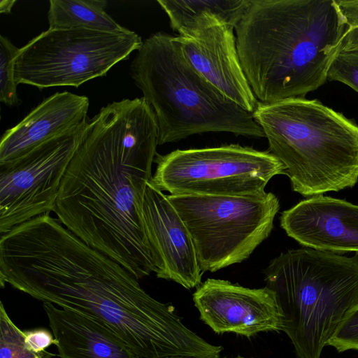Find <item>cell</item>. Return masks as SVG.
I'll return each mask as SVG.
<instances>
[{
	"label": "cell",
	"instance_id": "30bf717a",
	"mask_svg": "<svg viewBox=\"0 0 358 358\" xmlns=\"http://www.w3.org/2000/svg\"><path fill=\"white\" fill-rule=\"evenodd\" d=\"M87 121L0 166L1 234L54 210L62 179Z\"/></svg>",
	"mask_w": 358,
	"mask_h": 358
},
{
	"label": "cell",
	"instance_id": "4fadbf2b",
	"mask_svg": "<svg viewBox=\"0 0 358 358\" xmlns=\"http://www.w3.org/2000/svg\"><path fill=\"white\" fill-rule=\"evenodd\" d=\"M143 216L159 264L156 276L174 281L188 289L201 285L203 272L191 235L168 195L150 181L145 192Z\"/></svg>",
	"mask_w": 358,
	"mask_h": 358
},
{
	"label": "cell",
	"instance_id": "83f0119b",
	"mask_svg": "<svg viewBox=\"0 0 358 358\" xmlns=\"http://www.w3.org/2000/svg\"><path fill=\"white\" fill-rule=\"evenodd\" d=\"M236 358H243V357H236Z\"/></svg>",
	"mask_w": 358,
	"mask_h": 358
},
{
	"label": "cell",
	"instance_id": "ffe728a7",
	"mask_svg": "<svg viewBox=\"0 0 358 358\" xmlns=\"http://www.w3.org/2000/svg\"><path fill=\"white\" fill-rule=\"evenodd\" d=\"M20 48L3 35L0 36V101L8 106H18L21 100L15 78V59Z\"/></svg>",
	"mask_w": 358,
	"mask_h": 358
},
{
	"label": "cell",
	"instance_id": "5bb4252c",
	"mask_svg": "<svg viewBox=\"0 0 358 358\" xmlns=\"http://www.w3.org/2000/svg\"><path fill=\"white\" fill-rule=\"evenodd\" d=\"M280 227L299 244L334 253H358V205L313 196L284 210Z\"/></svg>",
	"mask_w": 358,
	"mask_h": 358
},
{
	"label": "cell",
	"instance_id": "cb8c5ba5",
	"mask_svg": "<svg viewBox=\"0 0 358 358\" xmlns=\"http://www.w3.org/2000/svg\"><path fill=\"white\" fill-rule=\"evenodd\" d=\"M349 28L358 27V1L335 0Z\"/></svg>",
	"mask_w": 358,
	"mask_h": 358
},
{
	"label": "cell",
	"instance_id": "e0dca14e",
	"mask_svg": "<svg viewBox=\"0 0 358 358\" xmlns=\"http://www.w3.org/2000/svg\"><path fill=\"white\" fill-rule=\"evenodd\" d=\"M178 36L217 24L236 27L250 0H158Z\"/></svg>",
	"mask_w": 358,
	"mask_h": 358
},
{
	"label": "cell",
	"instance_id": "d6986e66",
	"mask_svg": "<svg viewBox=\"0 0 358 358\" xmlns=\"http://www.w3.org/2000/svg\"><path fill=\"white\" fill-rule=\"evenodd\" d=\"M48 352L36 353L25 344L24 331L11 320L0 304V358H52Z\"/></svg>",
	"mask_w": 358,
	"mask_h": 358
},
{
	"label": "cell",
	"instance_id": "5b68a950",
	"mask_svg": "<svg viewBox=\"0 0 358 358\" xmlns=\"http://www.w3.org/2000/svg\"><path fill=\"white\" fill-rule=\"evenodd\" d=\"M130 73L155 112L159 145L206 132L265 137L252 113L226 98L188 64L175 36L159 31L146 38Z\"/></svg>",
	"mask_w": 358,
	"mask_h": 358
},
{
	"label": "cell",
	"instance_id": "3957f363",
	"mask_svg": "<svg viewBox=\"0 0 358 358\" xmlns=\"http://www.w3.org/2000/svg\"><path fill=\"white\" fill-rule=\"evenodd\" d=\"M348 28L335 0H250L234 30L259 102L304 97L324 85Z\"/></svg>",
	"mask_w": 358,
	"mask_h": 358
},
{
	"label": "cell",
	"instance_id": "603a6c76",
	"mask_svg": "<svg viewBox=\"0 0 358 358\" xmlns=\"http://www.w3.org/2000/svg\"><path fill=\"white\" fill-rule=\"evenodd\" d=\"M24 334L26 345L36 353L45 352L48 348L57 343L53 334L45 329L25 331Z\"/></svg>",
	"mask_w": 358,
	"mask_h": 358
},
{
	"label": "cell",
	"instance_id": "8fae6325",
	"mask_svg": "<svg viewBox=\"0 0 358 358\" xmlns=\"http://www.w3.org/2000/svg\"><path fill=\"white\" fill-rule=\"evenodd\" d=\"M193 301L201 319L217 334L250 337L282 329L281 310L274 292L266 286L248 288L208 278L197 287Z\"/></svg>",
	"mask_w": 358,
	"mask_h": 358
},
{
	"label": "cell",
	"instance_id": "484cf974",
	"mask_svg": "<svg viewBox=\"0 0 358 358\" xmlns=\"http://www.w3.org/2000/svg\"><path fill=\"white\" fill-rule=\"evenodd\" d=\"M16 1L14 0H1L0 12L1 13H10L11 9Z\"/></svg>",
	"mask_w": 358,
	"mask_h": 358
},
{
	"label": "cell",
	"instance_id": "9c48e42d",
	"mask_svg": "<svg viewBox=\"0 0 358 358\" xmlns=\"http://www.w3.org/2000/svg\"><path fill=\"white\" fill-rule=\"evenodd\" d=\"M154 162L151 183L171 195L257 196L273 177L285 175L269 151L239 144L157 153Z\"/></svg>",
	"mask_w": 358,
	"mask_h": 358
},
{
	"label": "cell",
	"instance_id": "52a82bcc",
	"mask_svg": "<svg viewBox=\"0 0 358 358\" xmlns=\"http://www.w3.org/2000/svg\"><path fill=\"white\" fill-rule=\"evenodd\" d=\"M187 227L201 271L242 262L270 235L279 211L272 192L253 196L168 195Z\"/></svg>",
	"mask_w": 358,
	"mask_h": 358
},
{
	"label": "cell",
	"instance_id": "2e32d148",
	"mask_svg": "<svg viewBox=\"0 0 358 358\" xmlns=\"http://www.w3.org/2000/svg\"><path fill=\"white\" fill-rule=\"evenodd\" d=\"M59 358H139L109 327L73 310L43 303Z\"/></svg>",
	"mask_w": 358,
	"mask_h": 358
},
{
	"label": "cell",
	"instance_id": "9a60e30c",
	"mask_svg": "<svg viewBox=\"0 0 358 358\" xmlns=\"http://www.w3.org/2000/svg\"><path fill=\"white\" fill-rule=\"evenodd\" d=\"M89 99L69 92L44 99L15 127L6 130L0 142V166L9 164L41 144L87 120Z\"/></svg>",
	"mask_w": 358,
	"mask_h": 358
},
{
	"label": "cell",
	"instance_id": "6da1fadb",
	"mask_svg": "<svg viewBox=\"0 0 358 358\" xmlns=\"http://www.w3.org/2000/svg\"><path fill=\"white\" fill-rule=\"evenodd\" d=\"M90 247L50 213L24 222L0 241V284L43 303L92 317L139 358H220L222 348L185 327L173 308Z\"/></svg>",
	"mask_w": 358,
	"mask_h": 358
},
{
	"label": "cell",
	"instance_id": "7a4b0ae2",
	"mask_svg": "<svg viewBox=\"0 0 358 358\" xmlns=\"http://www.w3.org/2000/svg\"><path fill=\"white\" fill-rule=\"evenodd\" d=\"M158 145L157 120L143 96L101 108L87 121L53 210L65 227L138 280L159 270L143 216Z\"/></svg>",
	"mask_w": 358,
	"mask_h": 358
},
{
	"label": "cell",
	"instance_id": "ba28073f",
	"mask_svg": "<svg viewBox=\"0 0 358 358\" xmlns=\"http://www.w3.org/2000/svg\"><path fill=\"white\" fill-rule=\"evenodd\" d=\"M140 36L128 30L110 33L85 29H48L31 39L15 59L18 84L40 90L78 87L106 75L143 45Z\"/></svg>",
	"mask_w": 358,
	"mask_h": 358
},
{
	"label": "cell",
	"instance_id": "7c38bea8",
	"mask_svg": "<svg viewBox=\"0 0 358 358\" xmlns=\"http://www.w3.org/2000/svg\"><path fill=\"white\" fill-rule=\"evenodd\" d=\"M234 27L217 24L186 36H175L188 64L226 98L250 113L259 101L243 71Z\"/></svg>",
	"mask_w": 358,
	"mask_h": 358
},
{
	"label": "cell",
	"instance_id": "7402d4cb",
	"mask_svg": "<svg viewBox=\"0 0 358 358\" xmlns=\"http://www.w3.org/2000/svg\"><path fill=\"white\" fill-rule=\"evenodd\" d=\"M327 345L338 352L358 350V303L345 315Z\"/></svg>",
	"mask_w": 358,
	"mask_h": 358
},
{
	"label": "cell",
	"instance_id": "8992f818",
	"mask_svg": "<svg viewBox=\"0 0 358 358\" xmlns=\"http://www.w3.org/2000/svg\"><path fill=\"white\" fill-rule=\"evenodd\" d=\"M282 329L297 358H320L345 315L358 303V253L352 257L313 248L288 250L265 271Z\"/></svg>",
	"mask_w": 358,
	"mask_h": 358
},
{
	"label": "cell",
	"instance_id": "ac0fdd59",
	"mask_svg": "<svg viewBox=\"0 0 358 358\" xmlns=\"http://www.w3.org/2000/svg\"><path fill=\"white\" fill-rule=\"evenodd\" d=\"M49 29H85L122 33L129 29L119 24L106 11L104 0H50Z\"/></svg>",
	"mask_w": 358,
	"mask_h": 358
},
{
	"label": "cell",
	"instance_id": "44dd1931",
	"mask_svg": "<svg viewBox=\"0 0 358 358\" xmlns=\"http://www.w3.org/2000/svg\"><path fill=\"white\" fill-rule=\"evenodd\" d=\"M327 80L341 82L358 92V51L338 52L329 69Z\"/></svg>",
	"mask_w": 358,
	"mask_h": 358
},
{
	"label": "cell",
	"instance_id": "277c9868",
	"mask_svg": "<svg viewBox=\"0 0 358 358\" xmlns=\"http://www.w3.org/2000/svg\"><path fill=\"white\" fill-rule=\"evenodd\" d=\"M253 116L292 190L305 197L358 182V125L317 99L259 102Z\"/></svg>",
	"mask_w": 358,
	"mask_h": 358
},
{
	"label": "cell",
	"instance_id": "d4e9b609",
	"mask_svg": "<svg viewBox=\"0 0 358 358\" xmlns=\"http://www.w3.org/2000/svg\"><path fill=\"white\" fill-rule=\"evenodd\" d=\"M358 51V27L348 28L342 39L339 52Z\"/></svg>",
	"mask_w": 358,
	"mask_h": 358
},
{
	"label": "cell",
	"instance_id": "4316f807",
	"mask_svg": "<svg viewBox=\"0 0 358 358\" xmlns=\"http://www.w3.org/2000/svg\"><path fill=\"white\" fill-rule=\"evenodd\" d=\"M163 358H186L182 357H163Z\"/></svg>",
	"mask_w": 358,
	"mask_h": 358
}]
</instances>
